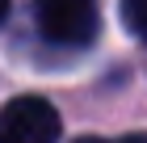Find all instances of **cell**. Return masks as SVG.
Wrapping results in <instances>:
<instances>
[{
  "label": "cell",
  "instance_id": "3",
  "mask_svg": "<svg viewBox=\"0 0 147 143\" xmlns=\"http://www.w3.org/2000/svg\"><path fill=\"white\" fill-rule=\"evenodd\" d=\"M118 13H122L126 34L147 38V0H122V4H118Z\"/></svg>",
  "mask_w": 147,
  "mask_h": 143
},
{
  "label": "cell",
  "instance_id": "4",
  "mask_svg": "<svg viewBox=\"0 0 147 143\" xmlns=\"http://www.w3.org/2000/svg\"><path fill=\"white\" fill-rule=\"evenodd\" d=\"M76 143H147V135H126V139H92V135H84Z\"/></svg>",
  "mask_w": 147,
  "mask_h": 143
},
{
  "label": "cell",
  "instance_id": "5",
  "mask_svg": "<svg viewBox=\"0 0 147 143\" xmlns=\"http://www.w3.org/2000/svg\"><path fill=\"white\" fill-rule=\"evenodd\" d=\"M4 17H9V0H0V21H4Z\"/></svg>",
  "mask_w": 147,
  "mask_h": 143
},
{
  "label": "cell",
  "instance_id": "2",
  "mask_svg": "<svg viewBox=\"0 0 147 143\" xmlns=\"http://www.w3.org/2000/svg\"><path fill=\"white\" fill-rule=\"evenodd\" d=\"M63 122L46 97H13L0 110V143H59Z\"/></svg>",
  "mask_w": 147,
  "mask_h": 143
},
{
  "label": "cell",
  "instance_id": "1",
  "mask_svg": "<svg viewBox=\"0 0 147 143\" xmlns=\"http://www.w3.org/2000/svg\"><path fill=\"white\" fill-rule=\"evenodd\" d=\"M38 34L55 46H88L101 30L97 0H34Z\"/></svg>",
  "mask_w": 147,
  "mask_h": 143
}]
</instances>
